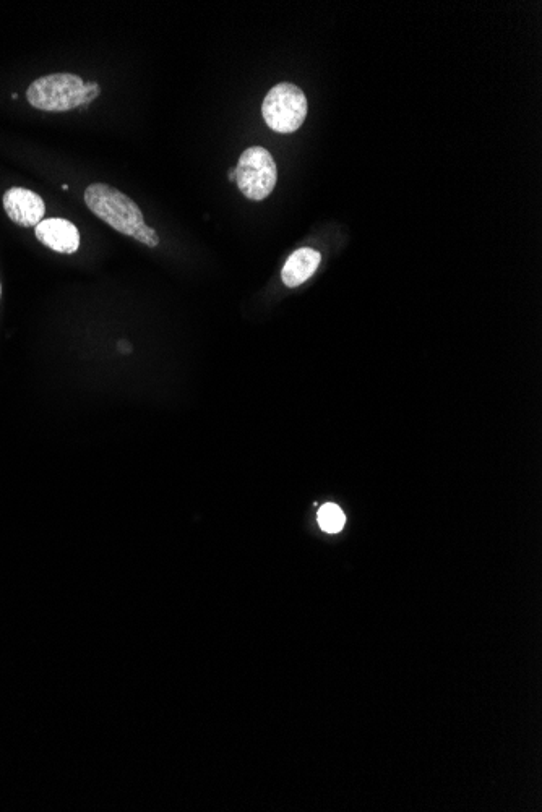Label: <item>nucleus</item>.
<instances>
[{
  "label": "nucleus",
  "instance_id": "7",
  "mask_svg": "<svg viewBox=\"0 0 542 812\" xmlns=\"http://www.w3.org/2000/svg\"><path fill=\"white\" fill-rule=\"evenodd\" d=\"M320 265V253L312 248H301L288 258L281 279L288 287H297L306 283L307 279L317 271Z\"/></svg>",
  "mask_w": 542,
  "mask_h": 812
},
{
  "label": "nucleus",
  "instance_id": "8",
  "mask_svg": "<svg viewBox=\"0 0 542 812\" xmlns=\"http://www.w3.org/2000/svg\"><path fill=\"white\" fill-rule=\"evenodd\" d=\"M345 514L333 503L322 506L319 511V524L328 534H338L345 527Z\"/></svg>",
  "mask_w": 542,
  "mask_h": 812
},
{
  "label": "nucleus",
  "instance_id": "6",
  "mask_svg": "<svg viewBox=\"0 0 542 812\" xmlns=\"http://www.w3.org/2000/svg\"><path fill=\"white\" fill-rule=\"evenodd\" d=\"M36 237L41 244L51 248L52 252L70 255L80 248V234H78L77 226L67 219H43L36 226Z\"/></svg>",
  "mask_w": 542,
  "mask_h": 812
},
{
  "label": "nucleus",
  "instance_id": "2",
  "mask_svg": "<svg viewBox=\"0 0 542 812\" xmlns=\"http://www.w3.org/2000/svg\"><path fill=\"white\" fill-rule=\"evenodd\" d=\"M88 210L112 229L134 239L145 224L143 213L132 198L108 184H91L85 190Z\"/></svg>",
  "mask_w": 542,
  "mask_h": 812
},
{
  "label": "nucleus",
  "instance_id": "3",
  "mask_svg": "<svg viewBox=\"0 0 542 812\" xmlns=\"http://www.w3.org/2000/svg\"><path fill=\"white\" fill-rule=\"evenodd\" d=\"M263 119L271 130L293 133L307 117V98L293 83H280L268 91L262 106Z\"/></svg>",
  "mask_w": 542,
  "mask_h": 812
},
{
  "label": "nucleus",
  "instance_id": "11",
  "mask_svg": "<svg viewBox=\"0 0 542 812\" xmlns=\"http://www.w3.org/2000/svg\"><path fill=\"white\" fill-rule=\"evenodd\" d=\"M0 297H2V286H0Z\"/></svg>",
  "mask_w": 542,
  "mask_h": 812
},
{
  "label": "nucleus",
  "instance_id": "5",
  "mask_svg": "<svg viewBox=\"0 0 542 812\" xmlns=\"http://www.w3.org/2000/svg\"><path fill=\"white\" fill-rule=\"evenodd\" d=\"M4 208L13 223L22 227L38 226L46 213L43 198L22 187H13L4 193Z\"/></svg>",
  "mask_w": 542,
  "mask_h": 812
},
{
  "label": "nucleus",
  "instance_id": "9",
  "mask_svg": "<svg viewBox=\"0 0 542 812\" xmlns=\"http://www.w3.org/2000/svg\"><path fill=\"white\" fill-rule=\"evenodd\" d=\"M134 239L140 242V244L148 245V247H158V245H160V237H158V234H156L151 227H148L147 224H143V226L138 229Z\"/></svg>",
  "mask_w": 542,
  "mask_h": 812
},
{
  "label": "nucleus",
  "instance_id": "4",
  "mask_svg": "<svg viewBox=\"0 0 542 812\" xmlns=\"http://www.w3.org/2000/svg\"><path fill=\"white\" fill-rule=\"evenodd\" d=\"M278 169L270 151L262 146L247 148L236 167L237 187L247 200L262 201L273 192Z\"/></svg>",
  "mask_w": 542,
  "mask_h": 812
},
{
  "label": "nucleus",
  "instance_id": "1",
  "mask_svg": "<svg viewBox=\"0 0 542 812\" xmlns=\"http://www.w3.org/2000/svg\"><path fill=\"white\" fill-rule=\"evenodd\" d=\"M99 96L96 83L83 82L74 73H54L31 83L26 98L39 111L67 112L90 104Z\"/></svg>",
  "mask_w": 542,
  "mask_h": 812
},
{
  "label": "nucleus",
  "instance_id": "10",
  "mask_svg": "<svg viewBox=\"0 0 542 812\" xmlns=\"http://www.w3.org/2000/svg\"><path fill=\"white\" fill-rule=\"evenodd\" d=\"M229 180H231V182L236 180V169H229Z\"/></svg>",
  "mask_w": 542,
  "mask_h": 812
}]
</instances>
